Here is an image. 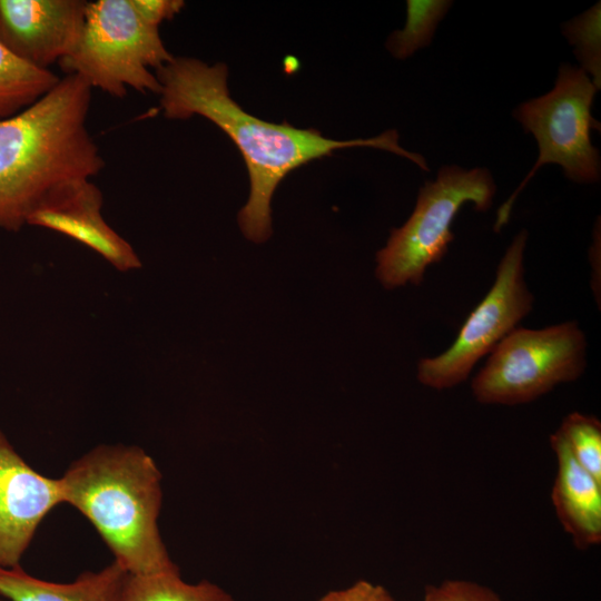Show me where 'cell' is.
Instances as JSON below:
<instances>
[{
  "mask_svg": "<svg viewBox=\"0 0 601 601\" xmlns=\"http://www.w3.org/2000/svg\"><path fill=\"white\" fill-rule=\"evenodd\" d=\"M601 6L595 3L588 11L562 24V32L574 46L582 69L592 76L597 89L601 85Z\"/></svg>",
  "mask_w": 601,
  "mask_h": 601,
  "instance_id": "ac0fdd59",
  "label": "cell"
},
{
  "mask_svg": "<svg viewBox=\"0 0 601 601\" xmlns=\"http://www.w3.org/2000/svg\"><path fill=\"white\" fill-rule=\"evenodd\" d=\"M83 0H0V43L40 69L59 62L78 42Z\"/></svg>",
  "mask_w": 601,
  "mask_h": 601,
  "instance_id": "30bf717a",
  "label": "cell"
},
{
  "mask_svg": "<svg viewBox=\"0 0 601 601\" xmlns=\"http://www.w3.org/2000/svg\"><path fill=\"white\" fill-rule=\"evenodd\" d=\"M556 432L574 460L601 482V422L579 412L568 414Z\"/></svg>",
  "mask_w": 601,
  "mask_h": 601,
  "instance_id": "e0dca14e",
  "label": "cell"
},
{
  "mask_svg": "<svg viewBox=\"0 0 601 601\" xmlns=\"http://www.w3.org/2000/svg\"><path fill=\"white\" fill-rule=\"evenodd\" d=\"M550 444L556 459L551 501L564 531L579 550L601 543V482L571 455L555 431Z\"/></svg>",
  "mask_w": 601,
  "mask_h": 601,
  "instance_id": "7c38bea8",
  "label": "cell"
},
{
  "mask_svg": "<svg viewBox=\"0 0 601 601\" xmlns=\"http://www.w3.org/2000/svg\"><path fill=\"white\" fill-rule=\"evenodd\" d=\"M161 85L160 107L168 119L199 115L219 127L235 142L249 174L250 194L238 213L244 236L264 243L272 235L270 200L278 184L294 169L333 151L351 147H373L405 157L423 170L422 155L398 144L396 130L374 138L334 140L316 129H299L252 116L231 99L224 63L213 66L189 57H174L156 70Z\"/></svg>",
  "mask_w": 601,
  "mask_h": 601,
  "instance_id": "6da1fadb",
  "label": "cell"
},
{
  "mask_svg": "<svg viewBox=\"0 0 601 601\" xmlns=\"http://www.w3.org/2000/svg\"><path fill=\"white\" fill-rule=\"evenodd\" d=\"M62 503L59 479L29 465L0 431V566H20L37 529Z\"/></svg>",
  "mask_w": 601,
  "mask_h": 601,
  "instance_id": "9c48e42d",
  "label": "cell"
},
{
  "mask_svg": "<svg viewBox=\"0 0 601 601\" xmlns=\"http://www.w3.org/2000/svg\"><path fill=\"white\" fill-rule=\"evenodd\" d=\"M128 572L116 561L69 583L45 581L22 568L0 566V595L9 601H117Z\"/></svg>",
  "mask_w": 601,
  "mask_h": 601,
  "instance_id": "4fadbf2b",
  "label": "cell"
},
{
  "mask_svg": "<svg viewBox=\"0 0 601 601\" xmlns=\"http://www.w3.org/2000/svg\"><path fill=\"white\" fill-rule=\"evenodd\" d=\"M423 601H502L490 588L467 580L451 579L426 585Z\"/></svg>",
  "mask_w": 601,
  "mask_h": 601,
  "instance_id": "d6986e66",
  "label": "cell"
},
{
  "mask_svg": "<svg viewBox=\"0 0 601 601\" xmlns=\"http://www.w3.org/2000/svg\"><path fill=\"white\" fill-rule=\"evenodd\" d=\"M406 3L407 19L404 29L394 31L386 42L387 49L397 59H405L431 42L452 1L408 0Z\"/></svg>",
  "mask_w": 601,
  "mask_h": 601,
  "instance_id": "2e32d148",
  "label": "cell"
},
{
  "mask_svg": "<svg viewBox=\"0 0 601 601\" xmlns=\"http://www.w3.org/2000/svg\"><path fill=\"white\" fill-rule=\"evenodd\" d=\"M526 239L525 229L514 237L497 266L491 289L470 313L453 344L442 354L418 362L421 384L441 391L464 382L479 359L531 312L534 297L523 269Z\"/></svg>",
  "mask_w": 601,
  "mask_h": 601,
  "instance_id": "ba28073f",
  "label": "cell"
},
{
  "mask_svg": "<svg viewBox=\"0 0 601 601\" xmlns=\"http://www.w3.org/2000/svg\"><path fill=\"white\" fill-rule=\"evenodd\" d=\"M597 88L582 68L562 65L554 88L520 105L513 112L526 132L539 145V158L512 196L497 210L494 230L500 231L510 218L516 196L538 169L558 164L575 183L600 179V156L590 140L592 129L600 124L591 116Z\"/></svg>",
  "mask_w": 601,
  "mask_h": 601,
  "instance_id": "52a82bcc",
  "label": "cell"
},
{
  "mask_svg": "<svg viewBox=\"0 0 601 601\" xmlns=\"http://www.w3.org/2000/svg\"><path fill=\"white\" fill-rule=\"evenodd\" d=\"M59 80L50 69L28 65L0 43V119L29 107Z\"/></svg>",
  "mask_w": 601,
  "mask_h": 601,
  "instance_id": "9a60e30c",
  "label": "cell"
},
{
  "mask_svg": "<svg viewBox=\"0 0 601 601\" xmlns=\"http://www.w3.org/2000/svg\"><path fill=\"white\" fill-rule=\"evenodd\" d=\"M63 503L78 510L129 574L178 568L161 539V473L137 445L100 444L58 477Z\"/></svg>",
  "mask_w": 601,
  "mask_h": 601,
  "instance_id": "3957f363",
  "label": "cell"
},
{
  "mask_svg": "<svg viewBox=\"0 0 601 601\" xmlns=\"http://www.w3.org/2000/svg\"><path fill=\"white\" fill-rule=\"evenodd\" d=\"M318 601H394V599L384 587L359 580L347 588L327 592Z\"/></svg>",
  "mask_w": 601,
  "mask_h": 601,
  "instance_id": "ffe728a7",
  "label": "cell"
},
{
  "mask_svg": "<svg viewBox=\"0 0 601 601\" xmlns=\"http://www.w3.org/2000/svg\"><path fill=\"white\" fill-rule=\"evenodd\" d=\"M102 193L86 180L51 194L27 220V225L55 230L89 247L120 272L141 266L131 245L101 215Z\"/></svg>",
  "mask_w": 601,
  "mask_h": 601,
  "instance_id": "8fae6325",
  "label": "cell"
},
{
  "mask_svg": "<svg viewBox=\"0 0 601 601\" xmlns=\"http://www.w3.org/2000/svg\"><path fill=\"white\" fill-rule=\"evenodd\" d=\"M587 339L575 322L541 329L516 327L490 353L471 391L482 404L529 403L587 367Z\"/></svg>",
  "mask_w": 601,
  "mask_h": 601,
  "instance_id": "8992f818",
  "label": "cell"
},
{
  "mask_svg": "<svg viewBox=\"0 0 601 601\" xmlns=\"http://www.w3.org/2000/svg\"><path fill=\"white\" fill-rule=\"evenodd\" d=\"M158 28L147 23L131 0L87 2L78 42L60 61L66 75H77L90 88L122 98L127 88L139 92H161L150 68L171 61Z\"/></svg>",
  "mask_w": 601,
  "mask_h": 601,
  "instance_id": "277c9868",
  "label": "cell"
},
{
  "mask_svg": "<svg viewBox=\"0 0 601 601\" xmlns=\"http://www.w3.org/2000/svg\"><path fill=\"white\" fill-rule=\"evenodd\" d=\"M495 184L485 168L465 170L443 166L434 181L420 189L415 208L400 228L391 230L376 254L375 275L386 289L407 283L420 285L426 268L442 260L454 239L451 225L465 203L485 211L492 205Z\"/></svg>",
  "mask_w": 601,
  "mask_h": 601,
  "instance_id": "5b68a950",
  "label": "cell"
},
{
  "mask_svg": "<svg viewBox=\"0 0 601 601\" xmlns=\"http://www.w3.org/2000/svg\"><path fill=\"white\" fill-rule=\"evenodd\" d=\"M140 17L158 28L164 20L174 18L185 6L181 0H131Z\"/></svg>",
  "mask_w": 601,
  "mask_h": 601,
  "instance_id": "44dd1931",
  "label": "cell"
},
{
  "mask_svg": "<svg viewBox=\"0 0 601 601\" xmlns=\"http://www.w3.org/2000/svg\"><path fill=\"white\" fill-rule=\"evenodd\" d=\"M90 86L66 75L36 102L0 119V227L18 231L51 194L105 166L87 128Z\"/></svg>",
  "mask_w": 601,
  "mask_h": 601,
  "instance_id": "7a4b0ae2",
  "label": "cell"
},
{
  "mask_svg": "<svg viewBox=\"0 0 601 601\" xmlns=\"http://www.w3.org/2000/svg\"><path fill=\"white\" fill-rule=\"evenodd\" d=\"M117 601H234L221 587L203 580L189 583L178 568L150 574H128Z\"/></svg>",
  "mask_w": 601,
  "mask_h": 601,
  "instance_id": "5bb4252c",
  "label": "cell"
}]
</instances>
